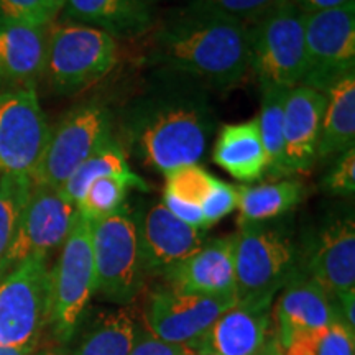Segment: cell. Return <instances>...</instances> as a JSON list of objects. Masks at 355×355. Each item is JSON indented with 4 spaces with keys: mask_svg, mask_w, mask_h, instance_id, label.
I'll return each mask as SVG.
<instances>
[{
    "mask_svg": "<svg viewBox=\"0 0 355 355\" xmlns=\"http://www.w3.org/2000/svg\"><path fill=\"white\" fill-rule=\"evenodd\" d=\"M158 76L119 115L125 153L162 175L196 165L216 128L206 87L194 79L158 71Z\"/></svg>",
    "mask_w": 355,
    "mask_h": 355,
    "instance_id": "1",
    "label": "cell"
},
{
    "mask_svg": "<svg viewBox=\"0 0 355 355\" xmlns=\"http://www.w3.org/2000/svg\"><path fill=\"white\" fill-rule=\"evenodd\" d=\"M146 35L150 66L204 87H232L250 71L247 25L216 8L178 3Z\"/></svg>",
    "mask_w": 355,
    "mask_h": 355,
    "instance_id": "2",
    "label": "cell"
},
{
    "mask_svg": "<svg viewBox=\"0 0 355 355\" xmlns=\"http://www.w3.org/2000/svg\"><path fill=\"white\" fill-rule=\"evenodd\" d=\"M235 296L239 303L272 304L275 295L304 277L301 248L283 224L239 225L234 234Z\"/></svg>",
    "mask_w": 355,
    "mask_h": 355,
    "instance_id": "3",
    "label": "cell"
},
{
    "mask_svg": "<svg viewBox=\"0 0 355 355\" xmlns=\"http://www.w3.org/2000/svg\"><path fill=\"white\" fill-rule=\"evenodd\" d=\"M117 58V40L109 33L73 21H53L46 28L43 76L58 92L76 94L107 76Z\"/></svg>",
    "mask_w": 355,
    "mask_h": 355,
    "instance_id": "4",
    "label": "cell"
},
{
    "mask_svg": "<svg viewBox=\"0 0 355 355\" xmlns=\"http://www.w3.org/2000/svg\"><path fill=\"white\" fill-rule=\"evenodd\" d=\"M247 28L250 71L260 86H300L306 69L304 13L290 0H279Z\"/></svg>",
    "mask_w": 355,
    "mask_h": 355,
    "instance_id": "5",
    "label": "cell"
},
{
    "mask_svg": "<svg viewBox=\"0 0 355 355\" xmlns=\"http://www.w3.org/2000/svg\"><path fill=\"white\" fill-rule=\"evenodd\" d=\"M96 293L115 304H128L145 283L133 209L125 202L112 214L91 222Z\"/></svg>",
    "mask_w": 355,
    "mask_h": 355,
    "instance_id": "6",
    "label": "cell"
},
{
    "mask_svg": "<svg viewBox=\"0 0 355 355\" xmlns=\"http://www.w3.org/2000/svg\"><path fill=\"white\" fill-rule=\"evenodd\" d=\"M96 293L91 220L76 214L61 245L55 268L50 270V322L61 343H68L78 329L84 311Z\"/></svg>",
    "mask_w": 355,
    "mask_h": 355,
    "instance_id": "7",
    "label": "cell"
},
{
    "mask_svg": "<svg viewBox=\"0 0 355 355\" xmlns=\"http://www.w3.org/2000/svg\"><path fill=\"white\" fill-rule=\"evenodd\" d=\"M50 322L48 257L35 255L0 278V345L35 349Z\"/></svg>",
    "mask_w": 355,
    "mask_h": 355,
    "instance_id": "8",
    "label": "cell"
},
{
    "mask_svg": "<svg viewBox=\"0 0 355 355\" xmlns=\"http://www.w3.org/2000/svg\"><path fill=\"white\" fill-rule=\"evenodd\" d=\"M114 135V115L102 102L92 101L71 109L51 130L33 184L61 188L83 162Z\"/></svg>",
    "mask_w": 355,
    "mask_h": 355,
    "instance_id": "9",
    "label": "cell"
},
{
    "mask_svg": "<svg viewBox=\"0 0 355 355\" xmlns=\"http://www.w3.org/2000/svg\"><path fill=\"white\" fill-rule=\"evenodd\" d=\"M50 135L35 86L0 92V176L32 180Z\"/></svg>",
    "mask_w": 355,
    "mask_h": 355,
    "instance_id": "10",
    "label": "cell"
},
{
    "mask_svg": "<svg viewBox=\"0 0 355 355\" xmlns=\"http://www.w3.org/2000/svg\"><path fill=\"white\" fill-rule=\"evenodd\" d=\"M306 69L301 86L326 92L355 68V2L304 13Z\"/></svg>",
    "mask_w": 355,
    "mask_h": 355,
    "instance_id": "11",
    "label": "cell"
},
{
    "mask_svg": "<svg viewBox=\"0 0 355 355\" xmlns=\"http://www.w3.org/2000/svg\"><path fill=\"white\" fill-rule=\"evenodd\" d=\"M76 214L74 202L60 188L33 184L10 247L0 260V278L30 257H48L63 245Z\"/></svg>",
    "mask_w": 355,
    "mask_h": 355,
    "instance_id": "12",
    "label": "cell"
},
{
    "mask_svg": "<svg viewBox=\"0 0 355 355\" xmlns=\"http://www.w3.org/2000/svg\"><path fill=\"white\" fill-rule=\"evenodd\" d=\"M237 303V298L191 295L165 288L150 295L144 321L150 334L165 343L193 344Z\"/></svg>",
    "mask_w": 355,
    "mask_h": 355,
    "instance_id": "13",
    "label": "cell"
},
{
    "mask_svg": "<svg viewBox=\"0 0 355 355\" xmlns=\"http://www.w3.org/2000/svg\"><path fill=\"white\" fill-rule=\"evenodd\" d=\"M303 275L336 298L355 290V224L354 217L336 216L314 232L301 250Z\"/></svg>",
    "mask_w": 355,
    "mask_h": 355,
    "instance_id": "14",
    "label": "cell"
},
{
    "mask_svg": "<svg viewBox=\"0 0 355 355\" xmlns=\"http://www.w3.org/2000/svg\"><path fill=\"white\" fill-rule=\"evenodd\" d=\"M145 273H165L206 242V229L184 224L162 201L133 211Z\"/></svg>",
    "mask_w": 355,
    "mask_h": 355,
    "instance_id": "15",
    "label": "cell"
},
{
    "mask_svg": "<svg viewBox=\"0 0 355 355\" xmlns=\"http://www.w3.org/2000/svg\"><path fill=\"white\" fill-rule=\"evenodd\" d=\"M326 94L308 86L288 91L283 119L282 176L309 175L318 165V144Z\"/></svg>",
    "mask_w": 355,
    "mask_h": 355,
    "instance_id": "16",
    "label": "cell"
},
{
    "mask_svg": "<svg viewBox=\"0 0 355 355\" xmlns=\"http://www.w3.org/2000/svg\"><path fill=\"white\" fill-rule=\"evenodd\" d=\"M332 300L329 293L306 277H298L286 285L270 313L273 339L279 349L283 350L298 337L321 331L340 319Z\"/></svg>",
    "mask_w": 355,
    "mask_h": 355,
    "instance_id": "17",
    "label": "cell"
},
{
    "mask_svg": "<svg viewBox=\"0 0 355 355\" xmlns=\"http://www.w3.org/2000/svg\"><path fill=\"white\" fill-rule=\"evenodd\" d=\"M163 275L168 282V288L175 291L216 298H237L234 234L206 241L198 252L171 266Z\"/></svg>",
    "mask_w": 355,
    "mask_h": 355,
    "instance_id": "18",
    "label": "cell"
},
{
    "mask_svg": "<svg viewBox=\"0 0 355 355\" xmlns=\"http://www.w3.org/2000/svg\"><path fill=\"white\" fill-rule=\"evenodd\" d=\"M270 313L272 304L237 303L193 347L216 355H261L273 339Z\"/></svg>",
    "mask_w": 355,
    "mask_h": 355,
    "instance_id": "19",
    "label": "cell"
},
{
    "mask_svg": "<svg viewBox=\"0 0 355 355\" xmlns=\"http://www.w3.org/2000/svg\"><path fill=\"white\" fill-rule=\"evenodd\" d=\"M159 0H66L61 21L89 25L117 38H137L153 28Z\"/></svg>",
    "mask_w": 355,
    "mask_h": 355,
    "instance_id": "20",
    "label": "cell"
},
{
    "mask_svg": "<svg viewBox=\"0 0 355 355\" xmlns=\"http://www.w3.org/2000/svg\"><path fill=\"white\" fill-rule=\"evenodd\" d=\"M46 28L0 24V78L17 87L35 86L43 76Z\"/></svg>",
    "mask_w": 355,
    "mask_h": 355,
    "instance_id": "21",
    "label": "cell"
},
{
    "mask_svg": "<svg viewBox=\"0 0 355 355\" xmlns=\"http://www.w3.org/2000/svg\"><path fill=\"white\" fill-rule=\"evenodd\" d=\"M212 159L242 183H254L266 175L268 158L261 144L257 117L222 127L217 133Z\"/></svg>",
    "mask_w": 355,
    "mask_h": 355,
    "instance_id": "22",
    "label": "cell"
},
{
    "mask_svg": "<svg viewBox=\"0 0 355 355\" xmlns=\"http://www.w3.org/2000/svg\"><path fill=\"white\" fill-rule=\"evenodd\" d=\"M318 163L334 162L355 145V71L326 89Z\"/></svg>",
    "mask_w": 355,
    "mask_h": 355,
    "instance_id": "23",
    "label": "cell"
},
{
    "mask_svg": "<svg viewBox=\"0 0 355 355\" xmlns=\"http://www.w3.org/2000/svg\"><path fill=\"white\" fill-rule=\"evenodd\" d=\"M306 193V186L291 178L257 186H237L239 225L278 219L300 206Z\"/></svg>",
    "mask_w": 355,
    "mask_h": 355,
    "instance_id": "24",
    "label": "cell"
},
{
    "mask_svg": "<svg viewBox=\"0 0 355 355\" xmlns=\"http://www.w3.org/2000/svg\"><path fill=\"white\" fill-rule=\"evenodd\" d=\"M139 340L132 309H102L84 329L71 355H128Z\"/></svg>",
    "mask_w": 355,
    "mask_h": 355,
    "instance_id": "25",
    "label": "cell"
},
{
    "mask_svg": "<svg viewBox=\"0 0 355 355\" xmlns=\"http://www.w3.org/2000/svg\"><path fill=\"white\" fill-rule=\"evenodd\" d=\"M137 173L132 170L128 163V155L123 150L121 141L117 140L115 133L110 139L96 150L86 162H83L73 175H71L66 183L61 186V191L74 206L81 201L86 193L87 186L94 180L104 176H135Z\"/></svg>",
    "mask_w": 355,
    "mask_h": 355,
    "instance_id": "26",
    "label": "cell"
},
{
    "mask_svg": "<svg viewBox=\"0 0 355 355\" xmlns=\"http://www.w3.org/2000/svg\"><path fill=\"white\" fill-rule=\"evenodd\" d=\"M288 91L290 89L282 86H261V105L257 122H259L261 144L268 158L266 173L272 175V178H283V119H285Z\"/></svg>",
    "mask_w": 355,
    "mask_h": 355,
    "instance_id": "27",
    "label": "cell"
},
{
    "mask_svg": "<svg viewBox=\"0 0 355 355\" xmlns=\"http://www.w3.org/2000/svg\"><path fill=\"white\" fill-rule=\"evenodd\" d=\"M132 188L150 191L144 178L135 176H104L87 186L86 193L78 202L76 209L87 220L94 222L112 214L125 204L128 191Z\"/></svg>",
    "mask_w": 355,
    "mask_h": 355,
    "instance_id": "28",
    "label": "cell"
},
{
    "mask_svg": "<svg viewBox=\"0 0 355 355\" xmlns=\"http://www.w3.org/2000/svg\"><path fill=\"white\" fill-rule=\"evenodd\" d=\"M282 355H355V334L337 319L321 331L295 339Z\"/></svg>",
    "mask_w": 355,
    "mask_h": 355,
    "instance_id": "29",
    "label": "cell"
},
{
    "mask_svg": "<svg viewBox=\"0 0 355 355\" xmlns=\"http://www.w3.org/2000/svg\"><path fill=\"white\" fill-rule=\"evenodd\" d=\"M32 188V180L26 178L0 176V260L10 247Z\"/></svg>",
    "mask_w": 355,
    "mask_h": 355,
    "instance_id": "30",
    "label": "cell"
},
{
    "mask_svg": "<svg viewBox=\"0 0 355 355\" xmlns=\"http://www.w3.org/2000/svg\"><path fill=\"white\" fill-rule=\"evenodd\" d=\"M165 176V191L163 193L181 199L184 202L201 206L207 194L214 186L216 176L196 163V165H184L176 170L168 171Z\"/></svg>",
    "mask_w": 355,
    "mask_h": 355,
    "instance_id": "31",
    "label": "cell"
},
{
    "mask_svg": "<svg viewBox=\"0 0 355 355\" xmlns=\"http://www.w3.org/2000/svg\"><path fill=\"white\" fill-rule=\"evenodd\" d=\"M56 20L48 0H0V24L48 28Z\"/></svg>",
    "mask_w": 355,
    "mask_h": 355,
    "instance_id": "32",
    "label": "cell"
},
{
    "mask_svg": "<svg viewBox=\"0 0 355 355\" xmlns=\"http://www.w3.org/2000/svg\"><path fill=\"white\" fill-rule=\"evenodd\" d=\"M327 194L337 198H349L355 193V148L344 152L334 159V165L322 180Z\"/></svg>",
    "mask_w": 355,
    "mask_h": 355,
    "instance_id": "33",
    "label": "cell"
},
{
    "mask_svg": "<svg viewBox=\"0 0 355 355\" xmlns=\"http://www.w3.org/2000/svg\"><path fill=\"white\" fill-rule=\"evenodd\" d=\"M180 3H198L220 10L248 25L268 12L279 0H178Z\"/></svg>",
    "mask_w": 355,
    "mask_h": 355,
    "instance_id": "34",
    "label": "cell"
},
{
    "mask_svg": "<svg viewBox=\"0 0 355 355\" xmlns=\"http://www.w3.org/2000/svg\"><path fill=\"white\" fill-rule=\"evenodd\" d=\"M206 229L237 209V186L216 180L211 193L201 204Z\"/></svg>",
    "mask_w": 355,
    "mask_h": 355,
    "instance_id": "35",
    "label": "cell"
},
{
    "mask_svg": "<svg viewBox=\"0 0 355 355\" xmlns=\"http://www.w3.org/2000/svg\"><path fill=\"white\" fill-rule=\"evenodd\" d=\"M194 352L196 349L193 347V344L165 343L148 332L137 340L128 355H193Z\"/></svg>",
    "mask_w": 355,
    "mask_h": 355,
    "instance_id": "36",
    "label": "cell"
},
{
    "mask_svg": "<svg viewBox=\"0 0 355 355\" xmlns=\"http://www.w3.org/2000/svg\"><path fill=\"white\" fill-rule=\"evenodd\" d=\"M162 202L165 204V207L171 212L173 216L178 217L180 220H183L184 224L193 225V227H198V229H206L202 209H201V206H198V204L184 202V201H181V199H176L165 193H163Z\"/></svg>",
    "mask_w": 355,
    "mask_h": 355,
    "instance_id": "37",
    "label": "cell"
},
{
    "mask_svg": "<svg viewBox=\"0 0 355 355\" xmlns=\"http://www.w3.org/2000/svg\"><path fill=\"white\" fill-rule=\"evenodd\" d=\"M336 298L339 300L337 311H339L340 319H343L345 326L355 334V290L340 293Z\"/></svg>",
    "mask_w": 355,
    "mask_h": 355,
    "instance_id": "38",
    "label": "cell"
},
{
    "mask_svg": "<svg viewBox=\"0 0 355 355\" xmlns=\"http://www.w3.org/2000/svg\"><path fill=\"white\" fill-rule=\"evenodd\" d=\"M290 2L295 3L303 13H313L344 7L347 3H352L354 0H290Z\"/></svg>",
    "mask_w": 355,
    "mask_h": 355,
    "instance_id": "39",
    "label": "cell"
},
{
    "mask_svg": "<svg viewBox=\"0 0 355 355\" xmlns=\"http://www.w3.org/2000/svg\"><path fill=\"white\" fill-rule=\"evenodd\" d=\"M32 347H6L0 345V355H32Z\"/></svg>",
    "mask_w": 355,
    "mask_h": 355,
    "instance_id": "40",
    "label": "cell"
},
{
    "mask_svg": "<svg viewBox=\"0 0 355 355\" xmlns=\"http://www.w3.org/2000/svg\"><path fill=\"white\" fill-rule=\"evenodd\" d=\"M48 3H50L51 10L55 12V15H56V19H58V15H60V12L63 10L66 0H48Z\"/></svg>",
    "mask_w": 355,
    "mask_h": 355,
    "instance_id": "41",
    "label": "cell"
},
{
    "mask_svg": "<svg viewBox=\"0 0 355 355\" xmlns=\"http://www.w3.org/2000/svg\"><path fill=\"white\" fill-rule=\"evenodd\" d=\"M261 355H282V349H279V345L275 343V339H272V343H270V345L263 350Z\"/></svg>",
    "mask_w": 355,
    "mask_h": 355,
    "instance_id": "42",
    "label": "cell"
},
{
    "mask_svg": "<svg viewBox=\"0 0 355 355\" xmlns=\"http://www.w3.org/2000/svg\"><path fill=\"white\" fill-rule=\"evenodd\" d=\"M193 355H216V354H211V352H204V350H196Z\"/></svg>",
    "mask_w": 355,
    "mask_h": 355,
    "instance_id": "43",
    "label": "cell"
},
{
    "mask_svg": "<svg viewBox=\"0 0 355 355\" xmlns=\"http://www.w3.org/2000/svg\"><path fill=\"white\" fill-rule=\"evenodd\" d=\"M46 355H61V354H56V352H50V354H46Z\"/></svg>",
    "mask_w": 355,
    "mask_h": 355,
    "instance_id": "44",
    "label": "cell"
}]
</instances>
